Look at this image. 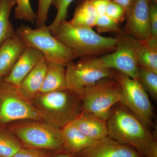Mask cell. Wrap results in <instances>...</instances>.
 I'll list each match as a JSON object with an SVG mask.
<instances>
[{
    "instance_id": "obj_28",
    "label": "cell",
    "mask_w": 157,
    "mask_h": 157,
    "mask_svg": "<svg viewBox=\"0 0 157 157\" xmlns=\"http://www.w3.org/2000/svg\"><path fill=\"white\" fill-rule=\"evenodd\" d=\"M53 0H39L38 11L36 13L35 21L36 28L46 25L48 14Z\"/></svg>"
},
{
    "instance_id": "obj_19",
    "label": "cell",
    "mask_w": 157,
    "mask_h": 157,
    "mask_svg": "<svg viewBox=\"0 0 157 157\" xmlns=\"http://www.w3.org/2000/svg\"><path fill=\"white\" fill-rule=\"evenodd\" d=\"M137 57L138 67L157 73V37L139 41Z\"/></svg>"
},
{
    "instance_id": "obj_12",
    "label": "cell",
    "mask_w": 157,
    "mask_h": 157,
    "mask_svg": "<svg viewBox=\"0 0 157 157\" xmlns=\"http://www.w3.org/2000/svg\"><path fill=\"white\" fill-rule=\"evenodd\" d=\"M76 156L77 157H142L132 146L120 143L108 136L96 140L92 145Z\"/></svg>"
},
{
    "instance_id": "obj_24",
    "label": "cell",
    "mask_w": 157,
    "mask_h": 157,
    "mask_svg": "<svg viewBox=\"0 0 157 157\" xmlns=\"http://www.w3.org/2000/svg\"><path fill=\"white\" fill-rule=\"evenodd\" d=\"M74 0H53L52 6L56 9L55 18L51 24L48 26L52 34H54L61 23L67 20L68 16V9Z\"/></svg>"
},
{
    "instance_id": "obj_15",
    "label": "cell",
    "mask_w": 157,
    "mask_h": 157,
    "mask_svg": "<svg viewBox=\"0 0 157 157\" xmlns=\"http://www.w3.org/2000/svg\"><path fill=\"white\" fill-rule=\"evenodd\" d=\"M47 68V62L43 58L17 88L19 94L30 103L40 93Z\"/></svg>"
},
{
    "instance_id": "obj_30",
    "label": "cell",
    "mask_w": 157,
    "mask_h": 157,
    "mask_svg": "<svg viewBox=\"0 0 157 157\" xmlns=\"http://www.w3.org/2000/svg\"><path fill=\"white\" fill-rule=\"evenodd\" d=\"M12 157H49L42 150L22 147Z\"/></svg>"
},
{
    "instance_id": "obj_27",
    "label": "cell",
    "mask_w": 157,
    "mask_h": 157,
    "mask_svg": "<svg viewBox=\"0 0 157 157\" xmlns=\"http://www.w3.org/2000/svg\"><path fill=\"white\" fill-rule=\"evenodd\" d=\"M106 14L119 23L126 18V12L122 6L114 1L109 0L106 8Z\"/></svg>"
},
{
    "instance_id": "obj_26",
    "label": "cell",
    "mask_w": 157,
    "mask_h": 157,
    "mask_svg": "<svg viewBox=\"0 0 157 157\" xmlns=\"http://www.w3.org/2000/svg\"><path fill=\"white\" fill-rule=\"evenodd\" d=\"M100 33H120V24L108 17L106 14L98 16L95 26Z\"/></svg>"
},
{
    "instance_id": "obj_32",
    "label": "cell",
    "mask_w": 157,
    "mask_h": 157,
    "mask_svg": "<svg viewBox=\"0 0 157 157\" xmlns=\"http://www.w3.org/2000/svg\"><path fill=\"white\" fill-rule=\"evenodd\" d=\"M118 3L124 7L126 12V14L131 9L135 0H111Z\"/></svg>"
},
{
    "instance_id": "obj_7",
    "label": "cell",
    "mask_w": 157,
    "mask_h": 157,
    "mask_svg": "<svg viewBox=\"0 0 157 157\" xmlns=\"http://www.w3.org/2000/svg\"><path fill=\"white\" fill-rule=\"evenodd\" d=\"M67 88L78 96L85 88L105 78H114L115 70L104 64L100 57L80 58L77 62H70L66 66Z\"/></svg>"
},
{
    "instance_id": "obj_22",
    "label": "cell",
    "mask_w": 157,
    "mask_h": 157,
    "mask_svg": "<svg viewBox=\"0 0 157 157\" xmlns=\"http://www.w3.org/2000/svg\"><path fill=\"white\" fill-rule=\"evenodd\" d=\"M22 147L20 141L9 129H0V157H12Z\"/></svg>"
},
{
    "instance_id": "obj_31",
    "label": "cell",
    "mask_w": 157,
    "mask_h": 157,
    "mask_svg": "<svg viewBox=\"0 0 157 157\" xmlns=\"http://www.w3.org/2000/svg\"><path fill=\"white\" fill-rule=\"evenodd\" d=\"M95 9L98 16L106 14V8L109 0H90Z\"/></svg>"
},
{
    "instance_id": "obj_23",
    "label": "cell",
    "mask_w": 157,
    "mask_h": 157,
    "mask_svg": "<svg viewBox=\"0 0 157 157\" xmlns=\"http://www.w3.org/2000/svg\"><path fill=\"white\" fill-rule=\"evenodd\" d=\"M137 79L154 100L157 99V73L138 67Z\"/></svg>"
},
{
    "instance_id": "obj_4",
    "label": "cell",
    "mask_w": 157,
    "mask_h": 157,
    "mask_svg": "<svg viewBox=\"0 0 157 157\" xmlns=\"http://www.w3.org/2000/svg\"><path fill=\"white\" fill-rule=\"evenodd\" d=\"M6 128L9 129L27 148L56 151L64 149L61 129L44 121H20Z\"/></svg>"
},
{
    "instance_id": "obj_33",
    "label": "cell",
    "mask_w": 157,
    "mask_h": 157,
    "mask_svg": "<svg viewBox=\"0 0 157 157\" xmlns=\"http://www.w3.org/2000/svg\"><path fill=\"white\" fill-rule=\"evenodd\" d=\"M57 151V153L54 157H76L75 155L72 154L64 149Z\"/></svg>"
},
{
    "instance_id": "obj_9",
    "label": "cell",
    "mask_w": 157,
    "mask_h": 157,
    "mask_svg": "<svg viewBox=\"0 0 157 157\" xmlns=\"http://www.w3.org/2000/svg\"><path fill=\"white\" fill-rule=\"evenodd\" d=\"M24 120L43 121L36 109L16 87L3 81L0 84V129Z\"/></svg>"
},
{
    "instance_id": "obj_36",
    "label": "cell",
    "mask_w": 157,
    "mask_h": 157,
    "mask_svg": "<svg viewBox=\"0 0 157 157\" xmlns=\"http://www.w3.org/2000/svg\"></svg>"
},
{
    "instance_id": "obj_35",
    "label": "cell",
    "mask_w": 157,
    "mask_h": 157,
    "mask_svg": "<svg viewBox=\"0 0 157 157\" xmlns=\"http://www.w3.org/2000/svg\"><path fill=\"white\" fill-rule=\"evenodd\" d=\"M3 79H4L3 78H0V84H1V83H2V82L3 81H4Z\"/></svg>"
},
{
    "instance_id": "obj_34",
    "label": "cell",
    "mask_w": 157,
    "mask_h": 157,
    "mask_svg": "<svg viewBox=\"0 0 157 157\" xmlns=\"http://www.w3.org/2000/svg\"><path fill=\"white\" fill-rule=\"evenodd\" d=\"M152 3H154L155 5H157V0H150Z\"/></svg>"
},
{
    "instance_id": "obj_10",
    "label": "cell",
    "mask_w": 157,
    "mask_h": 157,
    "mask_svg": "<svg viewBox=\"0 0 157 157\" xmlns=\"http://www.w3.org/2000/svg\"><path fill=\"white\" fill-rule=\"evenodd\" d=\"M117 39L115 50L100 59L107 67L135 79L138 69L137 52L139 41L122 32Z\"/></svg>"
},
{
    "instance_id": "obj_29",
    "label": "cell",
    "mask_w": 157,
    "mask_h": 157,
    "mask_svg": "<svg viewBox=\"0 0 157 157\" xmlns=\"http://www.w3.org/2000/svg\"><path fill=\"white\" fill-rule=\"evenodd\" d=\"M149 23L151 36L157 37V5L151 2L149 5Z\"/></svg>"
},
{
    "instance_id": "obj_6",
    "label": "cell",
    "mask_w": 157,
    "mask_h": 157,
    "mask_svg": "<svg viewBox=\"0 0 157 157\" xmlns=\"http://www.w3.org/2000/svg\"><path fill=\"white\" fill-rule=\"evenodd\" d=\"M16 33L26 46L38 49L47 62L66 66L76 59L72 52L55 38L46 25L36 29L21 25Z\"/></svg>"
},
{
    "instance_id": "obj_2",
    "label": "cell",
    "mask_w": 157,
    "mask_h": 157,
    "mask_svg": "<svg viewBox=\"0 0 157 157\" xmlns=\"http://www.w3.org/2000/svg\"><path fill=\"white\" fill-rule=\"evenodd\" d=\"M53 35L76 59L112 52L117 42V38L103 36L92 28L73 25L67 20L60 24Z\"/></svg>"
},
{
    "instance_id": "obj_3",
    "label": "cell",
    "mask_w": 157,
    "mask_h": 157,
    "mask_svg": "<svg viewBox=\"0 0 157 157\" xmlns=\"http://www.w3.org/2000/svg\"><path fill=\"white\" fill-rule=\"evenodd\" d=\"M31 103L44 121L61 129L82 111L80 98L68 89L39 93Z\"/></svg>"
},
{
    "instance_id": "obj_11",
    "label": "cell",
    "mask_w": 157,
    "mask_h": 157,
    "mask_svg": "<svg viewBox=\"0 0 157 157\" xmlns=\"http://www.w3.org/2000/svg\"><path fill=\"white\" fill-rule=\"evenodd\" d=\"M150 0H135L126 14V22L121 31L140 41L151 37L149 23Z\"/></svg>"
},
{
    "instance_id": "obj_14",
    "label": "cell",
    "mask_w": 157,
    "mask_h": 157,
    "mask_svg": "<svg viewBox=\"0 0 157 157\" xmlns=\"http://www.w3.org/2000/svg\"><path fill=\"white\" fill-rule=\"evenodd\" d=\"M26 47L17 35L0 46V78L4 79L10 73Z\"/></svg>"
},
{
    "instance_id": "obj_5",
    "label": "cell",
    "mask_w": 157,
    "mask_h": 157,
    "mask_svg": "<svg viewBox=\"0 0 157 157\" xmlns=\"http://www.w3.org/2000/svg\"><path fill=\"white\" fill-rule=\"evenodd\" d=\"M121 93L116 79L105 78L85 88L78 96L82 103V111L107 120L113 108L120 103Z\"/></svg>"
},
{
    "instance_id": "obj_18",
    "label": "cell",
    "mask_w": 157,
    "mask_h": 157,
    "mask_svg": "<svg viewBox=\"0 0 157 157\" xmlns=\"http://www.w3.org/2000/svg\"><path fill=\"white\" fill-rule=\"evenodd\" d=\"M67 89L66 66L47 62V68L40 93L44 94Z\"/></svg>"
},
{
    "instance_id": "obj_8",
    "label": "cell",
    "mask_w": 157,
    "mask_h": 157,
    "mask_svg": "<svg viewBox=\"0 0 157 157\" xmlns=\"http://www.w3.org/2000/svg\"><path fill=\"white\" fill-rule=\"evenodd\" d=\"M114 78L121 87L120 103L126 107L150 130L153 126L154 109L148 94L135 78L117 70Z\"/></svg>"
},
{
    "instance_id": "obj_20",
    "label": "cell",
    "mask_w": 157,
    "mask_h": 157,
    "mask_svg": "<svg viewBox=\"0 0 157 157\" xmlns=\"http://www.w3.org/2000/svg\"><path fill=\"white\" fill-rule=\"evenodd\" d=\"M98 17L91 2L90 0H81L69 22L73 25L93 29L95 26Z\"/></svg>"
},
{
    "instance_id": "obj_25",
    "label": "cell",
    "mask_w": 157,
    "mask_h": 157,
    "mask_svg": "<svg viewBox=\"0 0 157 157\" xmlns=\"http://www.w3.org/2000/svg\"><path fill=\"white\" fill-rule=\"evenodd\" d=\"M15 2L16 4V7L14 10L15 18L34 23L36 19V13L31 6L30 0H15Z\"/></svg>"
},
{
    "instance_id": "obj_17",
    "label": "cell",
    "mask_w": 157,
    "mask_h": 157,
    "mask_svg": "<svg viewBox=\"0 0 157 157\" xmlns=\"http://www.w3.org/2000/svg\"><path fill=\"white\" fill-rule=\"evenodd\" d=\"M61 131L64 150L75 155L96 141L82 133L73 122L65 126Z\"/></svg>"
},
{
    "instance_id": "obj_13",
    "label": "cell",
    "mask_w": 157,
    "mask_h": 157,
    "mask_svg": "<svg viewBox=\"0 0 157 157\" xmlns=\"http://www.w3.org/2000/svg\"><path fill=\"white\" fill-rule=\"evenodd\" d=\"M44 58L36 48L26 46L4 81L17 88L26 76Z\"/></svg>"
},
{
    "instance_id": "obj_16",
    "label": "cell",
    "mask_w": 157,
    "mask_h": 157,
    "mask_svg": "<svg viewBox=\"0 0 157 157\" xmlns=\"http://www.w3.org/2000/svg\"><path fill=\"white\" fill-rule=\"evenodd\" d=\"M82 133L95 140L108 136L107 120L82 111L73 121Z\"/></svg>"
},
{
    "instance_id": "obj_21",
    "label": "cell",
    "mask_w": 157,
    "mask_h": 157,
    "mask_svg": "<svg viewBox=\"0 0 157 157\" xmlns=\"http://www.w3.org/2000/svg\"><path fill=\"white\" fill-rule=\"evenodd\" d=\"M15 5V0H0V46L16 35L10 20V13Z\"/></svg>"
},
{
    "instance_id": "obj_1",
    "label": "cell",
    "mask_w": 157,
    "mask_h": 157,
    "mask_svg": "<svg viewBox=\"0 0 157 157\" xmlns=\"http://www.w3.org/2000/svg\"><path fill=\"white\" fill-rule=\"evenodd\" d=\"M107 124L108 137L130 145L142 157H157L156 136L122 104L113 108Z\"/></svg>"
}]
</instances>
